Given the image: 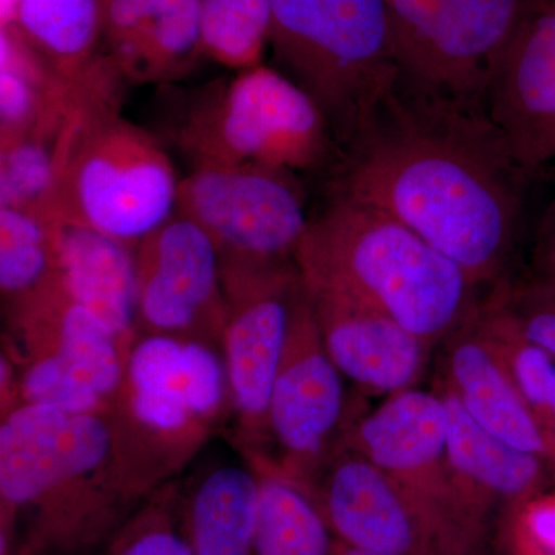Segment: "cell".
Listing matches in <instances>:
<instances>
[{"instance_id":"1","label":"cell","mask_w":555,"mask_h":555,"mask_svg":"<svg viewBox=\"0 0 555 555\" xmlns=\"http://www.w3.org/2000/svg\"><path fill=\"white\" fill-rule=\"evenodd\" d=\"M528 181L483 107L398 79L339 150L332 192L392 215L496 287L509 281Z\"/></svg>"},{"instance_id":"2","label":"cell","mask_w":555,"mask_h":555,"mask_svg":"<svg viewBox=\"0 0 555 555\" xmlns=\"http://www.w3.org/2000/svg\"><path fill=\"white\" fill-rule=\"evenodd\" d=\"M134 506L113 470L107 416L22 404L0 425V550L25 540L43 555L109 542Z\"/></svg>"},{"instance_id":"3","label":"cell","mask_w":555,"mask_h":555,"mask_svg":"<svg viewBox=\"0 0 555 555\" xmlns=\"http://www.w3.org/2000/svg\"><path fill=\"white\" fill-rule=\"evenodd\" d=\"M309 291L379 310L430 345L480 310V286L456 262L392 215L331 192L295 255Z\"/></svg>"},{"instance_id":"4","label":"cell","mask_w":555,"mask_h":555,"mask_svg":"<svg viewBox=\"0 0 555 555\" xmlns=\"http://www.w3.org/2000/svg\"><path fill=\"white\" fill-rule=\"evenodd\" d=\"M230 415L221 352L204 343L138 337L107 415L113 470L137 507L175 481Z\"/></svg>"},{"instance_id":"5","label":"cell","mask_w":555,"mask_h":555,"mask_svg":"<svg viewBox=\"0 0 555 555\" xmlns=\"http://www.w3.org/2000/svg\"><path fill=\"white\" fill-rule=\"evenodd\" d=\"M268 42L338 150L400 79L386 0H272Z\"/></svg>"},{"instance_id":"6","label":"cell","mask_w":555,"mask_h":555,"mask_svg":"<svg viewBox=\"0 0 555 555\" xmlns=\"http://www.w3.org/2000/svg\"><path fill=\"white\" fill-rule=\"evenodd\" d=\"M190 98L173 137L195 166L262 164L297 171L339 156L315 102L276 69H240Z\"/></svg>"},{"instance_id":"7","label":"cell","mask_w":555,"mask_h":555,"mask_svg":"<svg viewBox=\"0 0 555 555\" xmlns=\"http://www.w3.org/2000/svg\"><path fill=\"white\" fill-rule=\"evenodd\" d=\"M3 352L20 374L22 404L107 416L129 353L112 328L56 280L5 308Z\"/></svg>"},{"instance_id":"8","label":"cell","mask_w":555,"mask_h":555,"mask_svg":"<svg viewBox=\"0 0 555 555\" xmlns=\"http://www.w3.org/2000/svg\"><path fill=\"white\" fill-rule=\"evenodd\" d=\"M179 182L149 131L119 113L98 116L73 141L54 215L134 247L173 217Z\"/></svg>"},{"instance_id":"9","label":"cell","mask_w":555,"mask_h":555,"mask_svg":"<svg viewBox=\"0 0 555 555\" xmlns=\"http://www.w3.org/2000/svg\"><path fill=\"white\" fill-rule=\"evenodd\" d=\"M225 317L221 356L228 375L233 443L247 465L268 459L270 393L288 326L306 286L297 262L221 261Z\"/></svg>"},{"instance_id":"10","label":"cell","mask_w":555,"mask_h":555,"mask_svg":"<svg viewBox=\"0 0 555 555\" xmlns=\"http://www.w3.org/2000/svg\"><path fill=\"white\" fill-rule=\"evenodd\" d=\"M400 80L483 107L528 0H386Z\"/></svg>"},{"instance_id":"11","label":"cell","mask_w":555,"mask_h":555,"mask_svg":"<svg viewBox=\"0 0 555 555\" xmlns=\"http://www.w3.org/2000/svg\"><path fill=\"white\" fill-rule=\"evenodd\" d=\"M177 214L214 241L219 261H295L310 218L295 171L262 164L195 166L179 182Z\"/></svg>"},{"instance_id":"12","label":"cell","mask_w":555,"mask_h":555,"mask_svg":"<svg viewBox=\"0 0 555 555\" xmlns=\"http://www.w3.org/2000/svg\"><path fill=\"white\" fill-rule=\"evenodd\" d=\"M306 491L335 539L400 555H467L476 531L420 499L363 455L334 449Z\"/></svg>"},{"instance_id":"13","label":"cell","mask_w":555,"mask_h":555,"mask_svg":"<svg viewBox=\"0 0 555 555\" xmlns=\"http://www.w3.org/2000/svg\"><path fill=\"white\" fill-rule=\"evenodd\" d=\"M343 427L341 372L324 347L306 287L270 393L268 459L251 469L288 478L306 489L337 448Z\"/></svg>"},{"instance_id":"14","label":"cell","mask_w":555,"mask_h":555,"mask_svg":"<svg viewBox=\"0 0 555 555\" xmlns=\"http://www.w3.org/2000/svg\"><path fill=\"white\" fill-rule=\"evenodd\" d=\"M138 337L204 343L221 352L228 306L210 236L175 214L134 246Z\"/></svg>"},{"instance_id":"15","label":"cell","mask_w":555,"mask_h":555,"mask_svg":"<svg viewBox=\"0 0 555 555\" xmlns=\"http://www.w3.org/2000/svg\"><path fill=\"white\" fill-rule=\"evenodd\" d=\"M448 426L440 392L411 387L343 427L337 447L363 455L412 494L477 529V518L460 496L449 466Z\"/></svg>"},{"instance_id":"16","label":"cell","mask_w":555,"mask_h":555,"mask_svg":"<svg viewBox=\"0 0 555 555\" xmlns=\"http://www.w3.org/2000/svg\"><path fill=\"white\" fill-rule=\"evenodd\" d=\"M483 108L529 178L555 160V0H528Z\"/></svg>"},{"instance_id":"17","label":"cell","mask_w":555,"mask_h":555,"mask_svg":"<svg viewBox=\"0 0 555 555\" xmlns=\"http://www.w3.org/2000/svg\"><path fill=\"white\" fill-rule=\"evenodd\" d=\"M308 292L324 347L341 375L390 396L411 389L422 377L430 343L353 299Z\"/></svg>"},{"instance_id":"18","label":"cell","mask_w":555,"mask_h":555,"mask_svg":"<svg viewBox=\"0 0 555 555\" xmlns=\"http://www.w3.org/2000/svg\"><path fill=\"white\" fill-rule=\"evenodd\" d=\"M102 39L124 79L184 78L204 56L199 0H102Z\"/></svg>"},{"instance_id":"19","label":"cell","mask_w":555,"mask_h":555,"mask_svg":"<svg viewBox=\"0 0 555 555\" xmlns=\"http://www.w3.org/2000/svg\"><path fill=\"white\" fill-rule=\"evenodd\" d=\"M476 317L444 339L443 387L489 434L545 459L551 454L550 437L478 327Z\"/></svg>"},{"instance_id":"20","label":"cell","mask_w":555,"mask_h":555,"mask_svg":"<svg viewBox=\"0 0 555 555\" xmlns=\"http://www.w3.org/2000/svg\"><path fill=\"white\" fill-rule=\"evenodd\" d=\"M61 283L80 305L101 318L130 352L137 332L134 247L83 225L56 221Z\"/></svg>"},{"instance_id":"21","label":"cell","mask_w":555,"mask_h":555,"mask_svg":"<svg viewBox=\"0 0 555 555\" xmlns=\"http://www.w3.org/2000/svg\"><path fill=\"white\" fill-rule=\"evenodd\" d=\"M448 409V462L467 509L529 499L543 481V456L521 451L483 429L459 398L441 389Z\"/></svg>"},{"instance_id":"22","label":"cell","mask_w":555,"mask_h":555,"mask_svg":"<svg viewBox=\"0 0 555 555\" xmlns=\"http://www.w3.org/2000/svg\"><path fill=\"white\" fill-rule=\"evenodd\" d=\"M258 507V474L217 466L181 489L179 524L193 555H254Z\"/></svg>"},{"instance_id":"23","label":"cell","mask_w":555,"mask_h":555,"mask_svg":"<svg viewBox=\"0 0 555 555\" xmlns=\"http://www.w3.org/2000/svg\"><path fill=\"white\" fill-rule=\"evenodd\" d=\"M11 27L65 79L83 78L101 60L102 0H20Z\"/></svg>"},{"instance_id":"24","label":"cell","mask_w":555,"mask_h":555,"mask_svg":"<svg viewBox=\"0 0 555 555\" xmlns=\"http://www.w3.org/2000/svg\"><path fill=\"white\" fill-rule=\"evenodd\" d=\"M87 118L75 116L56 129L33 131L0 144V207L31 211L56 221L54 204L69 149Z\"/></svg>"},{"instance_id":"25","label":"cell","mask_w":555,"mask_h":555,"mask_svg":"<svg viewBox=\"0 0 555 555\" xmlns=\"http://www.w3.org/2000/svg\"><path fill=\"white\" fill-rule=\"evenodd\" d=\"M259 507L254 555H334V532L301 485L257 473Z\"/></svg>"},{"instance_id":"26","label":"cell","mask_w":555,"mask_h":555,"mask_svg":"<svg viewBox=\"0 0 555 555\" xmlns=\"http://www.w3.org/2000/svg\"><path fill=\"white\" fill-rule=\"evenodd\" d=\"M56 221L0 207V291L3 308L30 297L56 280Z\"/></svg>"},{"instance_id":"27","label":"cell","mask_w":555,"mask_h":555,"mask_svg":"<svg viewBox=\"0 0 555 555\" xmlns=\"http://www.w3.org/2000/svg\"><path fill=\"white\" fill-rule=\"evenodd\" d=\"M270 17L272 0H199L204 54L230 68L261 65Z\"/></svg>"},{"instance_id":"28","label":"cell","mask_w":555,"mask_h":555,"mask_svg":"<svg viewBox=\"0 0 555 555\" xmlns=\"http://www.w3.org/2000/svg\"><path fill=\"white\" fill-rule=\"evenodd\" d=\"M175 481L142 500L108 542V555H193L179 524Z\"/></svg>"},{"instance_id":"29","label":"cell","mask_w":555,"mask_h":555,"mask_svg":"<svg viewBox=\"0 0 555 555\" xmlns=\"http://www.w3.org/2000/svg\"><path fill=\"white\" fill-rule=\"evenodd\" d=\"M486 308L507 321L521 337L555 358V292L534 281L499 284L483 299Z\"/></svg>"},{"instance_id":"30","label":"cell","mask_w":555,"mask_h":555,"mask_svg":"<svg viewBox=\"0 0 555 555\" xmlns=\"http://www.w3.org/2000/svg\"><path fill=\"white\" fill-rule=\"evenodd\" d=\"M532 281L555 292V199L537 230L532 250Z\"/></svg>"},{"instance_id":"31","label":"cell","mask_w":555,"mask_h":555,"mask_svg":"<svg viewBox=\"0 0 555 555\" xmlns=\"http://www.w3.org/2000/svg\"><path fill=\"white\" fill-rule=\"evenodd\" d=\"M526 540L542 555H555V500H543L526 509Z\"/></svg>"},{"instance_id":"32","label":"cell","mask_w":555,"mask_h":555,"mask_svg":"<svg viewBox=\"0 0 555 555\" xmlns=\"http://www.w3.org/2000/svg\"><path fill=\"white\" fill-rule=\"evenodd\" d=\"M17 5L20 0H0V11H2V27L14 24L16 20Z\"/></svg>"},{"instance_id":"33","label":"cell","mask_w":555,"mask_h":555,"mask_svg":"<svg viewBox=\"0 0 555 555\" xmlns=\"http://www.w3.org/2000/svg\"><path fill=\"white\" fill-rule=\"evenodd\" d=\"M334 555H400V554H387V553H377V551H369L361 550V547L349 546L346 543L339 542L335 543V553Z\"/></svg>"},{"instance_id":"34","label":"cell","mask_w":555,"mask_h":555,"mask_svg":"<svg viewBox=\"0 0 555 555\" xmlns=\"http://www.w3.org/2000/svg\"><path fill=\"white\" fill-rule=\"evenodd\" d=\"M555 429V379L553 386V392H551L550 404H547L546 422Z\"/></svg>"}]
</instances>
